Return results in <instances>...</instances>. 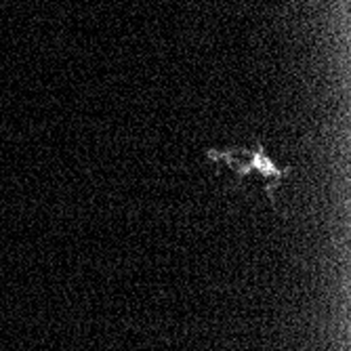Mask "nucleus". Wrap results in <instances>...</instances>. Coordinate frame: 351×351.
Segmentation results:
<instances>
[{"instance_id":"obj_1","label":"nucleus","mask_w":351,"mask_h":351,"mask_svg":"<svg viewBox=\"0 0 351 351\" xmlns=\"http://www.w3.org/2000/svg\"><path fill=\"white\" fill-rule=\"evenodd\" d=\"M206 160L215 167L217 181H226L244 194H263L271 206L282 181L291 175V167H278L265 154L263 143L252 147H208Z\"/></svg>"}]
</instances>
